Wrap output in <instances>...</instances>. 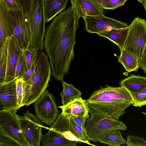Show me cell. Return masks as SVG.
<instances>
[{"label": "cell", "mask_w": 146, "mask_h": 146, "mask_svg": "<svg viewBox=\"0 0 146 146\" xmlns=\"http://www.w3.org/2000/svg\"><path fill=\"white\" fill-rule=\"evenodd\" d=\"M27 17L30 30L28 49L31 51L42 50L46 33L44 0H31Z\"/></svg>", "instance_id": "cell-4"}, {"label": "cell", "mask_w": 146, "mask_h": 146, "mask_svg": "<svg viewBox=\"0 0 146 146\" xmlns=\"http://www.w3.org/2000/svg\"><path fill=\"white\" fill-rule=\"evenodd\" d=\"M72 117L75 122L81 127L83 129L85 130V126L87 120L89 119L86 116H82L74 117Z\"/></svg>", "instance_id": "cell-35"}, {"label": "cell", "mask_w": 146, "mask_h": 146, "mask_svg": "<svg viewBox=\"0 0 146 146\" xmlns=\"http://www.w3.org/2000/svg\"><path fill=\"white\" fill-rule=\"evenodd\" d=\"M7 9L0 0V50L3 49L8 38Z\"/></svg>", "instance_id": "cell-21"}, {"label": "cell", "mask_w": 146, "mask_h": 146, "mask_svg": "<svg viewBox=\"0 0 146 146\" xmlns=\"http://www.w3.org/2000/svg\"><path fill=\"white\" fill-rule=\"evenodd\" d=\"M86 101L90 117L100 115L117 120L135 102L125 88L108 86L94 91Z\"/></svg>", "instance_id": "cell-2"}, {"label": "cell", "mask_w": 146, "mask_h": 146, "mask_svg": "<svg viewBox=\"0 0 146 146\" xmlns=\"http://www.w3.org/2000/svg\"><path fill=\"white\" fill-rule=\"evenodd\" d=\"M103 7L106 5L108 0H96Z\"/></svg>", "instance_id": "cell-38"}, {"label": "cell", "mask_w": 146, "mask_h": 146, "mask_svg": "<svg viewBox=\"0 0 146 146\" xmlns=\"http://www.w3.org/2000/svg\"><path fill=\"white\" fill-rule=\"evenodd\" d=\"M129 30V27L118 29H114L97 34L104 37L116 44L121 51L125 41Z\"/></svg>", "instance_id": "cell-19"}, {"label": "cell", "mask_w": 146, "mask_h": 146, "mask_svg": "<svg viewBox=\"0 0 146 146\" xmlns=\"http://www.w3.org/2000/svg\"><path fill=\"white\" fill-rule=\"evenodd\" d=\"M138 61L140 67L146 74V46L141 57Z\"/></svg>", "instance_id": "cell-36"}, {"label": "cell", "mask_w": 146, "mask_h": 146, "mask_svg": "<svg viewBox=\"0 0 146 146\" xmlns=\"http://www.w3.org/2000/svg\"><path fill=\"white\" fill-rule=\"evenodd\" d=\"M0 146H20L11 137L0 130Z\"/></svg>", "instance_id": "cell-31"}, {"label": "cell", "mask_w": 146, "mask_h": 146, "mask_svg": "<svg viewBox=\"0 0 146 146\" xmlns=\"http://www.w3.org/2000/svg\"><path fill=\"white\" fill-rule=\"evenodd\" d=\"M125 143L128 146H146V140L143 137L136 136L128 135Z\"/></svg>", "instance_id": "cell-30"}, {"label": "cell", "mask_w": 146, "mask_h": 146, "mask_svg": "<svg viewBox=\"0 0 146 146\" xmlns=\"http://www.w3.org/2000/svg\"><path fill=\"white\" fill-rule=\"evenodd\" d=\"M120 52L118 62L123 66L128 72H137L140 67L138 60L125 49H122Z\"/></svg>", "instance_id": "cell-22"}, {"label": "cell", "mask_w": 146, "mask_h": 146, "mask_svg": "<svg viewBox=\"0 0 146 146\" xmlns=\"http://www.w3.org/2000/svg\"><path fill=\"white\" fill-rule=\"evenodd\" d=\"M16 79L0 85V111L18 110Z\"/></svg>", "instance_id": "cell-13"}, {"label": "cell", "mask_w": 146, "mask_h": 146, "mask_svg": "<svg viewBox=\"0 0 146 146\" xmlns=\"http://www.w3.org/2000/svg\"><path fill=\"white\" fill-rule=\"evenodd\" d=\"M49 128L60 133L70 141L96 146L89 142L85 130L75 122L72 116L62 112Z\"/></svg>", "instance_id": "cell-8"}, {"label": "cell", "mask_w": 146, "mask_h": 146, "mask_svg": "<svg viewBox=\"0 0 146 146\" xmlns=\"http://www.w3.org/2000/svg\"><path fill=\"white\" fill-rule=\"evenodd\" d=\"M120 85L125 88L131 94L135 93L146 88V77L131 75L121 80Z\"/></svg>", "instance_id": "cell-20"}, {"label": "cell", "mask_w": 146, "mask_h": 146, "mask_svg": "<svg viewBox=\"0 0 146 146\" xmlns=\"http://www.w3.org/2000/svg\"><path fill=\"white\" fill-rule=\"evenodd\" d=\"M83 18L85 23V29L90 33L98 34L112 29L125 28L129 26L122 21L104 15L87 16Z\"/></svg>", "instance_id": "cell-12"}, {"label": "cell", "mask_w": 146, "mask_h": 146, "mask_svg": "<svg viewBox=\"0 0 146 146\" xmlns=\"http://www.w3.org/2000/svg\"><path fill=\"white\" fill-rule=\"evenodd\" d=\"M34 106L36 117L48 125L51 126L59 115L55 98L48 90L34 103Z\"/></svg>", "instance_id": "cell-10"}, {"label": "cell", "mask_w": 146, "mask_h": 146, "mask_svg": "<svg viewBox=\"0 0 146 146\" xmlns=\"http://www.w3.org/2000/svg\"><path fill=\"white\" fill-rule=\"evenodd\" d=\"M146 46V21L138 17L129 26V30L123 49L125 50L138 60Z\"/></svg>", "instance_id": "cell-7"}, {"label": "cell", "mask_w": 146, "mask_h": 146, "mask_svg": "<svg viewBox=\"0 0 146 146\" xmlns=\"http://www.w3.org/2000/svg\"><path fill=\"white\" fill-rule=\"evenodd\" d=\"M7 15L8 38H11L23 50L28 48L30 30L27 15L21 9H7Z\"/></svg>", "instance_id": "cell-5"}, {"label": "cell", "mask_w": 146, "mask_h": 146, "mask_svg": "<svg viewBox=\"0 0 146 146\" xmlns=\"http://www.w3.org/2000/svg\"><path fill=\"white\" fill-rule=\"evenodd\" d=\"M23 52V50L11 38H8L7 64L5 83L16 79V68L19 57Z\"/></svg>", "instance_id": "cell-14"}, {"label": "cell", "mask_w": 146, "mask_h": 146, "mask_svg": "<svg viewBox=\"0 0 146 146\" xmlns=\"http://www.w3.org/2000/svg\"><path fill=\"white\" fill-rule=\"evenodd\" d=\"M78 18L103 15L104 9L96 0H71Z\"/></svg>", "instance_id": "cell-15"}, {"label": "cell", "mask_w": 146, "mask_h": 146, "mask_svg": "<svg viewBox=\"0 0 146 146\" xmlns=\"http://www.w3.org/2000/svg\"><path fill=\"white\" fill-rule=\"evenodd\" d=\"M22 130L29 146H39L43 135L42 129L47 128L42 126L40 121L33 114L27 110L24 115H18Z\"/></svg>", "instance_id": "cell-11"}, {"label": "cell", "mask_w": 146, "mask_h": 146, "mask_svg": "<svg viewBox=\"0 0 146 146\" xmlns=\"http://www.w3.org/2000/svg\"><path fill=\"white\" fill-rule=\"evenodd\" d=\"M127 0H108L106 5L103 7L104 9H114L124 5Z\"/></svg>", "instance_id": "cell-32"}, {"label": "cell", "mask_w": 146, "mask_h": 146, "mask_svg": "<svg viewBox=\"0 0 146 146\" xmlns=\"http://www.w3.org/2000/svg\"><path fill=\"white\" fill-rule=\"evenodd\" d=\"M140 3H142L144 0H137Z\"/></svg>", "instance_id": "cell-40"}, {"label": "cell", "mask_w": 146, "mask_h": 146, "mask_svg": "<svg viewBox=\"0 0 146 146\" xmlns=\"http://www.w3.org/2000/svg\"><path fill=\"white\" fill-rule=\"evenodd\" d=\"M8 38L4 47L0 50V85L5 83L7 64Z\"/></svg>", "instance_id": "cell-25"}, {"label": "cell", "mask_w": 146, "mask_h": 146, "mask_svg": "<svg viewBox=\"0 0 146 146\" xmlns=\"http://www.w3.org/2000/svg\"><path fill=\"white\" fill-rule=\"evenodd\" d=\"M48 132L43 135L41 146H77V142L70 141L60 133L48 127Z\"/></svg>", "instance_id": "cell-17"}, {"label": "cell", "mask_w": 146, "mask_h": 146, "mask_svg": "<svg viewBox=\"0 0 146 146\" xmlns=\"http://www.w3.org/2000/svg\"><path fill=\"white\" fill-rule=\"evenodd\" d=\"M16 82L18 104L21 108L25 105L26 84L23 78H17L16 79Z\"/></svg>", "instance_id": "cell-26"}, {"label": "cell", "mask_w": 146, "mask_h": 146, "mask_svg": "<svg viewBox=\"0 0 146 146\" xmlns=\"http://www.w3.org/2000/svg\"><path fill=\"white\" fill-rule=\"evenodd\" d=\"M1 0L7 8L9 10H17L21 9L16 0Z\"/></svg>", "instance_id": "cell-33"}, {"label": "cell", "mask_w": 146, "mask_h": 146, "mask_svg": "<svg viewBox=\"0 0 146 146\" xmlns=\"http://www.w3.org/2000/svg\"><path fill=\"white\" fill-rule=\"evenodd\" d=\"M79 19L71 5L57 15L46 29L44 47L51 64V75L57 81L63 80L74 57Z\"/></svg>", "instance_id": "cell-1"}, {"label": "cell", "mask_w": 146, "mask_h": 146, "mask_svg": "<svg viewBox=\"0 0 146 146\" xmlns=\"http://www.w3.org/2000/svg\"><path fill=\"white\" fill-rule=\"evenodd\" d=\"M119 129L114 130L105 136L99 141L111 146H120L125 143Z\"/></svg>", "instance_id": "cell-24"}, {"label": "cell", "mask_w": 146, "mask_h": 146, "mask_svg": "<svg viewBox=\"0 0 146 146\" xmlns=\"http://www.w3.org/2000/svg\"><path fill=\"white\" fill-rule=\"evenodd\" d=\"M69 0H44L46 22L48 23L64 11Z\"/></svg>", "instance_id": "cell-18"}, {"label": "cell", "mask_w": 146, "mask_h": 146, "mask_svg": "<svg viewBox=\"0 0 146 146\" xmlns=\"http://www.w3.org/2000/svg\"><path fill=\"white\" fill-rule=\"evenodd\" d=\"M35 65L36 64H34L30 69L27 70L22 78L25 82L29 80L32 76L35 70Z\"/></svg>", "instance_id": "cell-37"}, {"label": "cell", "mask_w": 146, "mask_h": 146, "mask_svg": "<svg viewBox=\"0 0 146 146\" xmlns=\"http://www.w3.org/2000/svg\"><path fill=\"white\" fill-rule=\"evenodd\" d=\"M142 3L146 13V0H144Z\"/></svg>", "instance_id": "cell-39"}, {"label": "cell", "mask_w": 146, "mask_h": 146, "mask_svg": "<svg viewBox=\"0 0 146 146\" xmlns=\"http://www.w3.org/2000/svg\"><path fill=\"white\" fill-rule=\"evenodd\" d=\"M24 13L28 16L31 0H16Z\"/></svg>", "instance_id": "cell-34"}, {"label": "cell", "mask_w": 146, "mask_h": 146, "mask_svg": "<svg viewBox=\"0 0 146 146\" xmlns=\"http://www.w3.org/2000/svg\"><path fill=\"white\" fill-rule=\"evenodd\" d=\"M61 108L62 113L74 117L86 116L90 118L89 111L86 100L82 97L72 101L65 105L58 107Z\"/></svg>", "instance_id": "cell-16"}, {"label": "cell", "mask_w": 146, "mask_h": 146, "mask_svg": "<svg viewBox=\"0 0 146 146\" xmlns=\"http://www.w3.org/2000/svg\"><path fill=\"white\" fill-rule=\"evenodd\" d=\"M125 124L116 119L102 116L90 117L88 119L85 130L89 140L99 142L105 136L116 129L126 130Z\"/></svg>", "instance_id": "cell-6"}, {"label": "cell", "mask_w": 146, "mask_h": 146, "mask_svg": "<svg viewBox=\"0 0 146 146\" xmlns=\"http://www.w3.org/2000/svg\"><path fill=\"white\" fill-rule=\"evenodd\" d=\"M23 54L26 63L27 70L36 64L37 59L36 51H31L28 48L23 50Z\"/></svg>", "instance_id": "cell-27"}, {"label": "cell", "mask_w": 146, "mask_h": 146, "mask_svg": "<svg viewBox=\"0 0 146 146\" xmlns=\"http://www.w3.org/2000/svg\"><path fill=\"white\" fill-rule=\"evenodd\" d=\"M27 70L26 64L22 52L19 57L16 68L15 77L16 79L22 78Z\"/></svg>", "instance_id": "cell-29"}, {"label": "cell", "mask_w": 146, "mask_h": 146, "mask_svg": "<svg viewBox=\"0 0 146 146\" xmlns=\"http://www.w3.org/2000/svg\"><path fill=\"white\" fill-rule=\"evenodd\" d=\"M17 110L0 111V130L20 146H29L21 128Z\"/></svg>", "instance_id": "cell-9"}, {"label": "cell", "mask_w": 146, "mask_h": 146, "mask_svg": "<svg viewBox=\"0 0 146 146\" xmlns=\"http://www.w3.org/2000/svg\"><path fill=\"white\" fill-rule=\"evenodd\" d=\"M131 94L135 101L133 106L141 107L146 105V88Z\"/></svg>", "instance_id": "cell-28"}, {"label": "cell", "mask_w": 146, "mask_h": 146, "mask_svg": "<svg viewBox=\"0 0 146 146\" xmlns=\"http://www.w3.org/2000/svg\"><path fill=\"white\" fill-rule=\"evenodd\" d=\"M37 54L33 74L25 82L26 88L24 104L27 106L34 103L45 91L52 75L51 66L47 54L42 50H38Z\"/></svg>", "instance_id": "cell-3"}, {"label": "cell", "mask_w": 146, "mask_h": 146, "mask_svg": "<svg viewBox=\"0 0 146 146\" xmlns=\"http://www.w3.org/2000/svg\"><path fill=\"white\" fill-rule=\"evenodd\" d=\"M141 113L145 115L146 119V113L143 111H142Z\"/></svg>", "instance_id": "cell-41"}, {"label": "cell", "mask_w": 146, "mask_h": 146, "mask_svg": "<svg viewBox=\"0 0 146 146\" xmlns=\"http://www.w3.org/2000/svg\"><path fill=\"white\" fill-rule=\"evenodd\" d=\"M63 87L62 91L60 93L62 105H65L72 101L81 97L82 93L72 84L62 81Z\"/></svg>", "instance_id": "cell-23"}]
</instances>
